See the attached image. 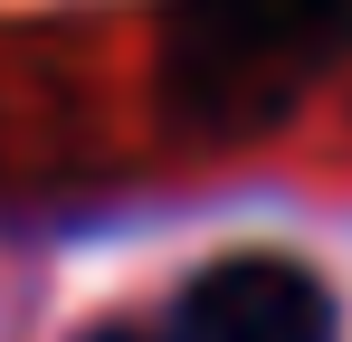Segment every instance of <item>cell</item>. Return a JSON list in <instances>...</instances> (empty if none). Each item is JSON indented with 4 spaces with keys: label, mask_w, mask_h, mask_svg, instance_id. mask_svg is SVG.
I'll list each match as a JSON object with an SVG mask.
<instances>
[{
    "label": "cell",
    "mask_w": 352,
    "mask_h": 342,
    "mask_svg": "<svg viewBox=\"0 0 352 342\" xmlns=\"http://www.w3.org/2000/svg\"><path fill=\"white\" fill-rule=\"evenodd\" d=\"M333 38H352V0H181L172 86L190 105L238 95V86H286Z\"/></svg>",
    "instance_id": "obj_1"
},
{
    "label": "cell",
    "mask_w": 352,
    "mask_h": 342,
    "mask_svg": "<svg viewBox=\"0 0 352 342\" xmlns=\"http://www.w3.org/2000/svg\"><path fill=\"white\" fill-rule=\"evenodd\" d=\"M86 342H181V333H143V323H96Z\"/></svg>",
    "instance_id": "obj_3"
},
{
    "label": "cell",
    "mask_w": 352,
    "mask_h": 342,
    "mask_svg": "<svg viewBox=\"0 0 352 342\" xmlns=\"http://www.w3.org/2000/svg\"><path fill=\"white\" fill-rule=\"evenodd\" d=\"M172 333L181 342H333V295L305 257L238 247L181 285Z\"/></svg>",
    "instance_id": "obj_2"
}]
</instances>
